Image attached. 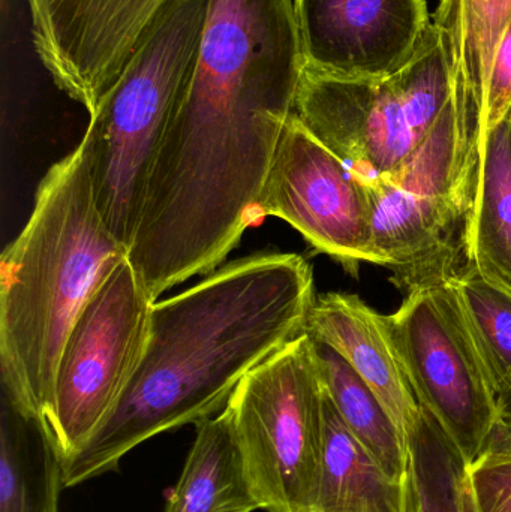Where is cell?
Instances as JSON below:
<instances>
[{"instance_id":"6da1fadb","label":"cell","mask_w":511,"mask_h":512,"mask_svg":"<svg viewBox=\"0 0 511 512\" xmlns=\"http://www.w3.org/2000/svg\"><path fill=\"white\" fill-rule=\"evenodd\" d=\"M315 300L303 256L261 252L155 301L140 367L95 435L63 462L65 487L116 471L143 442L212 417L251 370L306 333Z\"/></svg>"},{"instance_id":"7a4b0ae2","label":"cell","mask_w":511,"mask_h":512,"mask_svg":"<svg viewBox=\"0 0 511 512\" xmlns=\"http://www.w3.org/2000/svg\"><path fill=\"white\" fill-rule=\"evenodd\" d=\"M303 69L293 0H210L194 74L150 174L152 194L195 218L251 213Z\"/></svg>"},{"instance_id":"3957f363","label":"cell","mask_w":511,"mask_h":512,"mask_svg":"<svg viewBox=\"0 0 511 512\" xmlns=\"http://www.w3.org/2000/svg\"><path fill=\"white\" fill-rule=\"evenodd\" d=\"M129 249L108 230L78 146L48 170L0 262L3 396L47 427L63 346Z\"/></svg>"},{"instance_id":"277c9868","label":"cell","mask_w":511,"mask_h":512,"mask_svg":"<svg viewBox=\"0 0 511 512\" xmlns=\"http://www.w3.org/2000/svg\"><path fill=\"white\" fill-rule=\"evenodd\" d=\"M485 141L483 117L450 98L398 167L360 179L371 204L375 259L405 295L471 270Z\"/></svg>"},{"instance_id":"5b68a950","label":"cell","mask_w":511,"mask_h":512,"mask_svg":"<svg viewBox=\"0 0 511 512\" xmlns=\"http://www.w3.org/2000/svg\"><path fill=\"white\" fill-rule=\"evenodd\" d=\"M210 0H165L78 146L108 230L131 248L156 156L188 89Z\"/></svg>"},{"instance_id":"8992f818","label":"cell","mask_w":511,"mask_h":512,"mask_svg":"<svg viewBox=\"0 0 511 512\" xmlns=\"http://www.w3.org/2000/svg\"><path fill=\"white\" fill-rule=\"evenodd\" d=\"M452 95L434 26L413 59L381 78L303 69L294 116L362 180L398 167L431 131Z\"/></svg>"},{"instance_id":"52a82bcc","label":"cell","mask_w":511,"mask_h":512,"mask_svg":"<svg viewBox=\"0 0 511 512\" xmlns=\"http://www.w3.org/2000/svg\"><path fill=\"white\" fill-rule=\"evenodd\" d=\"M324 394L314 339L305 333L251 370L224 406L261 510L314 512Z\"/></svg>"},{"instance_id":"ba28073f","label":"cell","mask_w":511,"mask_h":512,"mask_svg":"<svg viewBox=\"0 0 511 512\" xmlns=\"http://www.w3.org/2000/svg\"><path fill=\"white\" fill-rule=\"evenodd\" d=\"M153 304L126 259L75 322L57 367L47 421L62 462L95 435L140 367L149 345Z\"/></svg>"},{"instance_id":"9c48e42d","label":"cell","mask_w":511,"mask_h":512,"mask_svg":"<svg viewBox=\"0 0 511 512\" xmlns=\"http://www.w3.org/2000/svg\"><path fill=\"white\" fill-rule=\"evenodd\" d=\"M389 318L417 402L470 466L488 448L500 406L455 283L410 292Z\"/></svg>"},{"instance_id":"30bf717a","label":"cell","mask_w":511,"mask_h":512,"mask_svg":"<svg viewBox=\"0 0 511 512\" xmlns=\"http://www.w3.org/2000/svg\"><path fill=\"white\" fill-rule=\"evenodd\" d=\"M275 216L296 228L318 252L357 276L377 264L372 212L359 176L291 116L258 198L255 221Z\"/></svg>"},{"instance_id":"8fae6325","label":"cell","mask_w":511,"mask_h":512,"mask_svg":"<svg viewBox=\"0 0 511 512\" xmlns=\"http://www.w3.org/2000/svg\"><path fill=\"white\" fill-rule=\"evenodd\" d=\"M165 0H27L33 47L69 98L93 113Z\"/></svg>"},{"instance_id":"7c38bea8","label":"cell","mask_w":511,"mask_h":512,"mask_svg":"<svg viewBox=\"0 0 511 512\" xmlns=\"http://www.w3.org/2000/svg\"><path fill=\"white\" fill-rule=\"evenodd\" d=\"M306 68L381 78L404 68L432 27L426 0H293Z\"/></svg>"},{"instance_id":"4fadbf2b","label":"cell","mask_w":511,"mask_h":512,"mask_svg":"<svg viewBox=\"0 0 511 512\" xmlns=\"http://www.w3.org/2000/svg\"><path fill=\"white\" fill-rule=\"evenodd\" d=\"M306 333L335 349L368 382L407 441L419 418L420 403L389 316L372 309L359 295L329 292L315 300Z\"/></svg>"},{"instance_id":"5bb4252c","label":"cell","mask_w":511,"mask_h":512,"mask_svg":"<svg viewBox=\"0 0 511 512\" xmlns=\"http://www.w3.org/2000/svg\"><path fill=\"white\" fill-rule=\"evenodd\" d=\"M314 512H410L408 480H396L384 471L350 432L327 393L323 462Z\"/></svg>"},{"instance_id":"9a60e30c","label":"cell","mask_w":511,"mask_h":512,"mask_svg":"<svg viewBox=\"0 0 511 512\" xmlns=\"http://www.w3.org/2000/svg\"><path fill=\"white\" fill-rule=\"evenodd\" d=\"M197 436L164 512L261 510L225 409L195 424Z\"/></svg>"},{"instance_id":"2e32d148","label":"cell","mask_w":511,"mask_h":512,"mask_svg":"<svg viewBox=\"0 0 511 512\" xmlns=\"http://www.w3.org/2000/svg\"><path fill=\"white\" fill-rule=\"evenodd\" d=\"M510 23L511 0H441L432 17L449 65L450 98L483 120L492 62Z\"/></svg>"},{"instance_id":"e0dca14e","label":"cell","mask_w":511,"mask_h":512,"mask_svg":"<svg viewBox=\"0 0 511 512\" xmlns=\"http://www.w3.org/2000/svg\"><path fill=\"white\" fill-rule=\"evenodd\" d=\"M62 465L44 423L2 396L0 512H59Z\"/></svg>"},{"instance_id":"ac0fdd59","label":"cell","mask_w":511,"mask_h":512,"mask_svg":"<svg viewBox=\"0 0 511 512\" xmlns=\"http://www.w3.org/2000/svg\"><path fill=\"white\" fill-rule=\"evenodd\" d=\"M314 343L324 390L350 432L390 477L407 481V441L380 397L335 349Z\"/></svg>"},{"instance_id":"d6986e66","label":"cell","mask_w":511,"mask_h":512,"mask_svg":"<svg viewBox=\"0 0 511 512\" xmlns=\"http://www.w3.org/2000/svg\"><path fill=\"white\" fill-rule=\"evenodd\" d=\"M471 268L511 297V128L486 134L482 183L474 219Z\"/></svg>"},{"instance_id":"ffe728a7","label":"cell","mask_w":511,"mask_h":512,"mask_svg":"<svg viewBox=\"0 0 511 512\" xmlns=\"http://www.w3.org/2000/svg\"><path fill=\"white\" fill-rule=\"evenodd\" d=\"M410 512H464L468 463L437 418L420 406L407 435Z\"/></svg>"},{"instance_id":"44dd1931","label":"cell","mask_w":511,"mask_h":512,"mask_svg":"<svg viewBox=\"0 0 511 512\" xmlns=\"http://www.w3.org/2000/svg\"><path fill=\"white\" fill-rule=\"evenodd\" d=\"M453 283L500 399L511 390V297L486 282L473 268Z\"/></svg>"},{"instance_id":"7402d4cb","label":"cell","mask_w":511,"mask_h":512,"mask_svg":"<svg viewBox=\"0 0 511 512\" xmlns=\"http://www.w3.org/2000/svg\"><path fill=\"white\" fill-rule=\"evenodd\" d=\"M467 477L476 512H511V444L501 423Z\"/></svg>"},{"instance_id":"603a6c76","label":"cell","mask_w":511,"mask_h":512,"mask_svg":"<svg viewBox=\"0 0 511 512\" xmlns=\"http://www.w3.org/2000/svg\"><path fill=\"white\" fill-rule=\"evenodd\" d=\"M511 116V23L501 39L492 62L485 102V129L488 134Z\"/></svg>"},{"instance_id":"cb8c5ba5","label":"cell","mask_w":511,"mask_h":512,"mask_svg":"<svg viewBox=\"0 0 511 512\" xmlns=\"http://www.w3.org/2000/svg\"><path fill=\"white\" fill-rule=\"evenodd\" d=\"M500 406V421L511 430V390L498 399Z\"/></svg>"},{"instance_id":"d4e9b609","label":"cell","mask_w":511,"mask_h":512,"mask_svg":"<svg viewBox=\"0 0 511 512\" xmlns=\"http://www.w3.org/2000/svg\"><path fill=\"white\" fill-rule=\"evenodd\" d=\"M464 512H476V508H474L473 493H471L470 483H468V477L467 481H465L464 487Z\"/></svg>"},{"instance_id":"484cf974","label":"cell","mask_w":511,"mask_h":512,"mask_svg":"<svg viewBox=\"0 0 511 512\" xmlns=\"http://www.w3.org/2000/svg\"><path fill=\"white\" fill-rule=\"evenodd\" d=\"M501 426H503L504 433H506V438L509 439V442L511 444V430L509 429V427L504 426L503 423H501Z\"/></svg>"},{"instance_id":"4316f807","label":"cell","mask_w":511,"mask_h":512,"mask_svg":"<svg viewBox=\"0 0 511 512\" xmlns=\"http://www.w3.org/2000/svg\"><path fill=\"white\" fill-rule=\"evenodd\" d=\"M509 122H510V128H511V116L509 117Z\"/></svg>"}]
</instances>
